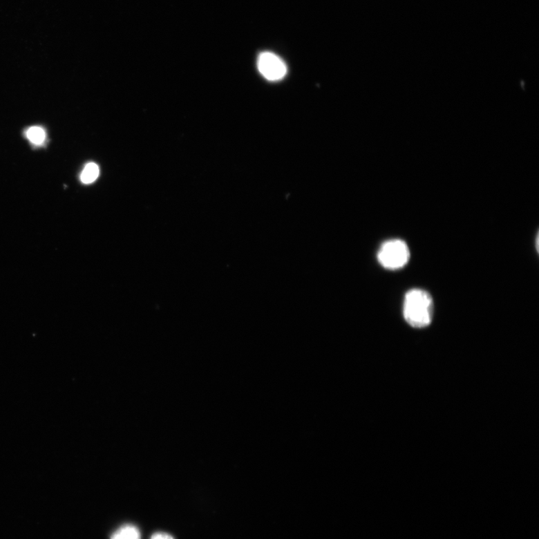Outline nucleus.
<instances>
[{
    "label": "nucleus",
    "instance_id": "nucleus-1",
    "mask_svg": "<svg viewBox=\"0 0 539 539\" xmlns=\"http://www.w3.org/2000/svg\"><path fill=\"white\" fill-rule=\"evenodd\" d=\"M434 301L425 290H412L404 296L403 316L410 326L424 328L433 321Z\"/></svg>",
    "mask_w": 539,
    "mask_h": 539
},
{
    "label": "nucleus",
    "instance_id": "nucleus-2",
    "mask_svg": "<svg viewBox=\"0 0 539 539\" xmlns=\"http://www.w3.org/2000/svg\"><path fill=\"white\" fill-rule=\"evenodd\" d=\"M410 257V253L408 245L400 239L385 242L377 254V259L380 264L389 270L402 268L408 263Z\"/></svg>",
    "mask_w": 539,
    "mask_h": 539
},
{
    "label": "nucleus",
    "instance_id": "nucleus-3",
    "mask_svg": "<svg viewBox=\"0 0 539 539\" xmlns=\"http://www.w3.org/2000/svg\"><path fill=\"white\" fill-rule=\"evenodd\" d=\"M258 69L260 74L270 81L282 79L287 73L284 61L271 52L261 53L258 59Z\"/></svg>",
    "mask_w": 539,
    "mask_h": 539
},
{
    "label": "nucleus",
    "instance_id": "nucleus-4",
    "mask_svg": "<svg viewBox=\"0 0 539 539\" xmlns=\"http://www.w3.org/2000/svg\"><path fill=\"white\" fill-rule=\"evenodd\" d=\"M111 539H141V533L136 526L124 524L115 530Z\"/></svg>",
    "mask_w": 539,
    "mask_h": 539
},
{
    "label": "nucleus",
    "instance_id": "nucleus-5",
    "mask_svg": "<svg viewBox=\"0 0 539 539\" xmlns=\"http://www.w3.org/2000/svg\"><path fill=\"white\" fill-rule=\"evenodd\" d=\"M26 136L35 146H41L46 140V132L39 126H33L26 132Z\"/></svg>",
    "mask_w": 539,
    "mask_h": 539
},
{
    "label": "nucleus",
    "instance_id": "nucleus-6",
    "mask_svg": "<svg viewBox=\"0 0 539 539\" xmlns=\"http://www.w3.org/2000/svg\"><path fill=\"white\" fill-rule=\"evenodd\" d=\"M100 173L98 166L95 163H88L86 165L80 175V180L85 185L92 184Z\"/></svg>",
    "mask_w": 539,
    "mask_h": 539
},
{
    "label": "nucleus",
    "instance_id": "nucleus-7",
    "mask_svg": "<svg viewBox=\"0 0 539 539\" xmlns=\"http://www.w3.org/2000/svg\"><path fill=\"white\" fill-rule=\"evenodd\" d=\"M151 539H175L172 536L167 533H156L154 535H152L151 537Z\"/></svg>",
    "mask_w": 539,
    "mask_h": 539
}]
</instances>
